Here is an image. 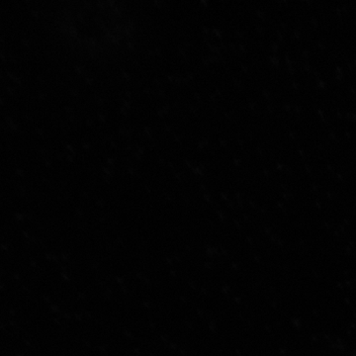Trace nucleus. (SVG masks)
Listing matches in <instances>:
<instances>
[]
</instances>
